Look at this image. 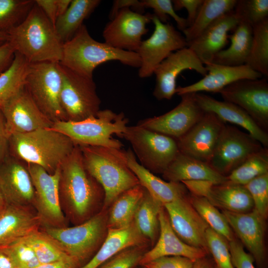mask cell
<instances>
[{"instance_id":"ac0fdd59","label":"cell","mask_w":268,"mask_h":268,"mask_svg":"<svg viewBox=\"0 0 268 268\" xmlns=\"http://www.w3.org/2000/svg\"><path fill=\"white\" fill-rule=\"evenodd\" d=\"M0 109L9 137L15 134L50 128L54 124L39 109L25 87Z\"/></svg>"},{"instance_id":"6f0895ef","label":"cell","mask_w":268,"mask_h":268,"mask_svg":"<svg viewBox=\"0 0 268 268\" xmlns=\"http://www.w3.org/2000/svg\"><path fill=\"white\" fill-rule=\"evenodd\" d=\"M0 268H16L6 247L0 248Z\"/></svg>"},{"instance_id":"44dd1931","label":"cell","mask_w":268,"mask_h":268,"mask_svg":"<svg viewBox=\"0 0 268 268\" xmlns=\"http://www.w3.org/2000/svg\"><path fill=\"white\" fill-rule=\"evenodd\" d=\"M232 230L246 247L259 268H266L265 246L266 219L255 209L236 213L222 210Z\"/></svg>"},{"instance_id":"b9f144b4","label":"cell","mask_w":268,"mask_h":268,"mask_svg":"<svg viewBox=\"0 0 268 268\" xmlns=\"http://www.w3.org/2000/svg\"><path fill=\"white\" fill-rule=\"evenodd\" d=\"M34 4V0H0V31L7 33L21 23Z\"/></svg>"},{"instance_id":"ffe728a7","label":"cell","mask_w":268,"mask_h":268,"mask_svg":"<svg viewBox=\"0 0 268 268\" xmlns=\"http://www.w3.org/2000/svg\"><path fill=\"white\" fill-rule=\"evenodd\" d=\"M187 69L195 70L203 76L207 73L204 65L188 47L171 54L156 68L154 97L158 100H170L176 94L178 76Z\"/></svg>"},{"instance_id":"9f6ffc18","label":"cell","mask_w":268,"mask_h":268,"mask_svg":"<svg viewBox=\"0 0 268 268\" xmlns=\"http://www.w3.org/2000/svg\"><path fill=\"white\" fill-rule=\"evenodd\" d=\"M9 137L7 134L4 118L0 109V163L5 158Z\"/></svg>"},{"instance_id":"f6af8a7d","label":"cell","mask_w":268,"mask_h":268,"mask_svg":"<svg viewBox=\"0 0 268 268\" xmlns=\"http://www.w3.org/2000/svg\"><path fill=\"white\" fill-rule=\"evenodd\" d=\"M149 245L134 246L126 248L119 252L98 268H136Z\"/></svg>"},{"instance_id":"680465c9","label":"cell","mask_w":268,"mask_h":268,"mask_svg":"<svg viewBox=\"0 0 268 268\" xmlns=\"http://www.w3.org/2000/svg\"><path fill=\"white\" fill-rule=\"evenodd\" d=\"M192 268H217L214 261L208 255L194 262Z\"/></svg>"},{"instance_id":"60d3db41","label":"cell","mask_w":268,"mask_h":268,"mask_svg":"<svg viewBox=\"0 0 268 268\" xmlns=\"http://www.w3.org/2000/svg\"><path fill=\"white\" fill-rule=\"evenodd\" d=\"M268 173V148L250 156L240 166L226 176L227 182L245 186L254 179Z\"/></svg>"},{"instance_id":"2e32d148","label":"cell","mask_w":268,"mask_h":268,"mask_svg":"<svg viewBox=\"0 0 268 268\" xmlns=\"http://www.w3.org/2000/svg\"><path fill=\"white\" fill-rule=\"evenodd\" d=\"M195 93L181 95L180 102L169 112L139 121L137 125L176 140L184 135L202 117L204 111L199 106Z\"/></svg>"},{"instance_id":"6125c7cd","label":"cell","mask_w":268,"mask_h":268,"mask_svg":"<svg viewBox=\"0 0 268 268\" xmlns=\"http://www.w3.org/2000/svg\"><path fill=\"white\" fill-rule=\"evenodd\" d=\"M9 40V35L7 33L0 31V46L7 42Z\"/></svg>"},{"instance_id":"3957f363","label":"cell","mask_w":268,"mask_h":268,"mask_svg":"<svg viewBox=\"0 0 268 268\" xmlns=\"http://www.w3.org/2000/svg\"><path fill=\"white\" fill-rule=\"evenodd\" d=\"M79 147L85 168L104 191L103 209L108 208L121 194L139 184L128 165L127 150L104 146Z\"/></svg>"},{"instance_id":"f546056e","label":"cell","mask_w":268,"mask_h":268,"mask_svg":"<svg viewBox=\"0 0 268 268\" xmlns=\"http://www.w3.org/2000/svg\"><path fill=\"white\" fill-rule=\"evenodd\" d=\"M149 241L137 229L133 222L122 229H108L107 235L93 257L80 268H98L121 251L130 247L149 245Z\"/></svg>"},{"instance_id":"836d02e7","label":"cell","mask_w":268,"mask_h":268,"mask_svg":"<svg viewBox=\"0 0 268 268\" xmlns=\"http://www.w3.org/2000/svg\"><path fill=\"white\" fill-rule=\"evenodd\" d=\"M99 0H71L67 11L58 17L54 27L63 44L71 39L99 5Z\"/></svg>"},{"instance_id":"e575fe53","label":"cell","mask_w":268,"mask_h":268,"mask_svg":"<svg viewBox=\"0 0 268 268\" xmlns=\"http://www.w3.org/2000/svg\"><path fill=\"white\" fill-rule=\"evenodd\" d=\"M163 205L144 189V194L134 214L133 223L138 231L153 247L159 234V214Z\"/></svg>"},{"instance_id":"c3c4849f","label":"cell","mask_w":268,"mask_h":268,"mask_svg":"<svg viewBox=\"0 0 268 268\" xmlns=\"http://www.w3.org/2000/svg\"><path fill=\"white\" fill-rule=\"evenodd\" d=\"M6 248L16 268H34L41 264L34 250L23 239Z\"/></svg>"},{"instance_id":"ab89813d","label":"cell","mask_w":268,"mask_h":268,"mask_svg":"<svg viewBox=\"0 0 268 268\" xmlns=\"http://www.w3.org/2000/svg\"><path fill=\"white\" fill-rule=\"evenodd\" d=\"M189 201L208 227L224 237L228 242L234 239L233 231L225 216L207 199L190 193Z\"/></svg>"},{"instance_id":"ee69618b","label":"cell","mask_w":268,"mask_h":268,"mask_svg":"<svg viewBox=\"0 0 268 268\" xmlns=\"http://www.w3.org/2000/svg\"><path fill=\"white\" fill-rule=\"evenodd\" d=\"M208 251L217 268H234L232 263L228 241L209 227L205 232Z\"/></svg>"},{"instance_id":"11a10c76","label":"cell","mask_w":268,"mask_h":268,"mask_svg":"<svg viewBox=\"0 0 268 268\" xmlns=\"http://www.w3.org/2000/svg\"><path fill=\"white\" fill-rule=\"evenodd\" d=\"M15 53L14 49L8 42L0 46V74L10 65Z\"/></svg>"},{"instance_id":"be15d7a7","label":"cell","mask_w":268,"mask_h":268,"mask_svg":"<svg viewBox=\"0 0 268 268\" xmlns=\"http://www.w3.org/2000/svg\"><path fill=\"white\" fill-rule=\"evenodd\" d=\"M7 204L0 189V214L4 209Z\"/></svg>"},{"instance_id":"52a82bcc","label":"cell","mask_w":268,"mask_h":268,"mask_svg":"<svg viewBox=\"0 0 268 268\" xmlns=\"http://www.w3.org/2000/svg\"><path fill=\"white\" fill-rule=\"evenodd\" d=\"M108 208L73 227H45L43 230L58 241L77 268L86 264L104 241L108 227Z\"/></svg>"},{"instance_id":"d4e9b609","label":"cell","mask_w":268,"mask_h":268,"mask_svg":"<svg viewBox=\"0 0 268 268\" xmlns=\"http://www.w3.org/2000/svg\"><path fill=\"white\" fill-rule=\"evenodd\" d=\"M160 226L157 240L142 257L139 266L156 259L166 256H180L195 262L207 255L203 249L183 242L173 230L167 213L163 206L159 214Z\"/></svg>"},{"instance_id":"9c48e42d","label":"cell","mask_w":268,"mask_h":268,"mask_svg":"<svg viewBox=\"0 0 268 268\" xmlns=\"http://www.w3.org/2000/svg\"><path fill=\"white\" fill-rule=\"evenodd\" d=\"M62 84L60 63L30 64L25 87L39 109L54 123L67 121L60 102Z\"/></svg>"},{"instance_id":"1f68e13d","label":"cell","mask_w":268,"mask_h":268,"mask_svg":"<svg viewBox=\"0 0 268 268\" xmlns=\"http://www.w3.org/2000/svg\"><path fill=\"white\" fill-rule=\"evenodd\" d=\"M252 39V26L244 22H239L232 34L229 36L230 46L217 53L212 62L228 66L245 65Z\"/></svg>"},{"instance_id":"5bb4252c","label":"cell","mask_w":268,"mask_h":268,"mask_svg":"<svg viewBox=\"0 0 268 268\" xmlns=\"http://www.w3.org/2000/svg\"><path fill=\"white\" fill-rule=\"evenodd\" d=\"M218 93L223 100L244 110L268 132V82L267 77L236 81Z\"/></svg>"},{"instance_id":"4316f807","label":"cell","mask_w":268,"mask_h":268,"mask_svg":"<svg viewBox=\"0 0 268 268\" xmlns=\"http://www.w3.org/2000/svg\"><path fill=\"white\" fill-rule=\"evenodd\" d=\"M40 220L28 206L7 205L0 214V248L39 229Z\"/></svg>"},{"instance_id":"8fae6325","label":"cell","mask_w":268,"mask_h":268,"mask_svg":"<svg viewBox=\"0 0 268 268\" xmlns=\"http://www.w3.org/2000/svg\"><path fill=\"white\" fill-rule=\"evenodd\" d=\"M263 147L248 133L225 124L208 164L218 173L226 177Z\"/></svg>"},{"instance_id":"8d00e7d4","label":"cell","mask_w":268,"mask_h":268,"mask_svg":"<svg viewBox=\"0 0 268 268\" xmlns=\"http://www.w3.org/2000/svg\"><path fill=\"white\" fill-rule=\"evenodd\" d=\"M22 239L34 250L40 264L64 262L77 268L61 245L43 230H35Z\"/></svg>"},{"instance_id":"74e56055","label":"cell","mask_w":268,"mask_h":268,"mask_svg":"<svg viewBox=\"0 0 268 268\" xmlns=\"http://www.w3.org/2000/svg\"><path fill=\"white\" fill-rule=\"evenodd\" d=\"M30 64L15 52L10 65L0 74V108L24 88Z\"/></svg>"},{"instance_id":"7402d4cb","label":"cell","mask_w":268,"mask_h":268,"mask_svg":"<svg viewBox=\"0 0 268 268\" xmlns=\"http://www.w3.org/2000/svg\"><path fill=\"white\" fill-rule=\"evenodd\" d=\"M0 189L7 205H33L35 190L25 162L13 157L0 163Z\"/></svg>"},{"instance_id":"91938a15","label":"cell","mask_w":268,"mask_h":268,"mask_svg":"<svg viewBox=\"0 0 268 268\" xmlns=\"http://www.w3.org/2000/svg\"><path fill=\"white\" fill-rule=\"evenodd\" d=\"M34 268H75L72 265L64 263L56 262L48 264H41Z\"/></svg>"},{"instance_id":"4dcf8cb0","label":"cell","mask_w":268,"mask_h":268,"mask_svg":"<svg viewBox=\"0 0 268 268\" xmlns=\"http://www.w3.org/2000/svg\"><path fill=\"white\" fill-rule=\"evenodd\" d=\"M206 199L222 210L244 213L254 209L252 199L246 187L228 182L213 184Z\"/></svg>"},{"instance_id":"e7e4bbea","label":"cell","mask_w":268,"mask_h":268,"mask_svg":"<svg viewBox=\"0 0 268 268\" xmlns=\"http://www.w3.org/2000/svg\"><path fill=\"white\" fill-rule=\"evenodd\" d=\"M140 267H141V268H142L141 266H140Z\"/></svg>"},{"instance_id":"cb8c5ba5","label":"cell","mask_w":268,"mask_h":268,"mask_svg":"<svg viewBox=\"0 0 268 268\" xmlns=\"http://www.w3.org/2000/svg\"><path fill=\"white\" fill-rule=\"evenodd\" d=\"M239 21L234 10L218 18L200 36L188 43L203 64L212 62L214 56L229 43V33L233 31Z\"/></svg>"},{"instance_id":"7dc6e473","label":"cell","mask_w":268,"mask_h":268,"mask_svg":"<svg viewBox=\"0 0 268 268\" xmlns=\"http://www.w3.org/2000/svg\"><path fill=\"white\" fill-rule=\"evenodd\" d=\"M143 8H150L154 15L162 22L167 23L169 16L175 21L179 30L183 31L188 27L186 19L180 16L174 10L171 0H142Z\"/></svg>"},{"instance_id":"30bf717a","label":"cell","mask_w":268,"mask_h":268,"mask_svg":"<svg viewBox=\"0 0 268 268\" xmlns=\"http://www.w3.org/2000/svg\"><path fill=\"white\" fill-rule=\"evenodd\" d=\"M60 65L62 75L60 102L67 121L78 122L96 116L100 110L101 100L93 78Z\"/></svg>"},{"instance_id":"7bdbcfd3","label":"cell","mask_w":268,"mask_h":268,"mask_svg":"<svg viewBox=\"0 0 268 268\" xmlns=\"http://www.w3.org/2000/svg\"><path fill=\"white\" fill-rule=\"evenodd\" d=\"M234 11L239 22L253 26L268 18V0H237Z\"/></svg>"},{"instance_id":"7c38bea8","label":"cell","mask_w":268,"mask_h":268,"mask_svg":"<svg viewBox=\"0 0 268 268\" xmlns=\"http://www.w3.org/2000/svg\"><path fill=\"white\" fill-rule=\"evenodd\" d=\"M151 22L154 31L148 39L142 41L136 52L140 60L138 75L142 78L151 76L171 54L188 46L184 36L172 24L162 22L154 14Z\"/></svg>"},{"instance_id":"bcb514c9","label":"cell","mask_w":268,"mask_h":268,"mask_svg":"<svg viewBox=\"0 0 268 268\" xmlns=\"http://www.w3.org/2000/svg\"><path fill=\"white\" fill-rule=\"evenodd\" d=\"M244 186L251 196L254 209L267 219L268 212V173L254 179Z\"/></svg>"},{"instance_id":"83f0119b","label":"cell","mask_w":268,"mask_h":268,"mask_svg":"<svg viewBox=\"0 0 268 268\" xmlns=\"http://www.w3.org/2000/svg\"><path fill=\"white\" fill-rule=\"evenodd\" d=\"M127 155L128 165L139 184L163 205L189 194L182 183L164 181L144 168L131 148L127 150Z\"/></svg>"},{"instance_id":"db71d44e","label":"cell","mask_w":268,"mask_h":268,"mask_svg":"<svg viewBox=\"0 0 268 268\" xmlns=\"http://www.w3.org/2000/svg\"><path fill=\"white\" fill-rule=\"evenodd\" d=\"M132 7L136 12L141 13L144 9L141 0H116L113 4L110 13V18L111 19L120 10L124 8Z\"/></svg>"},{"instance_id":"816d5d0a","label":"cell","mask_w":268,"mask_h":268,"mask_svg":"<svg viewBox=\"0 0 268 268\" xmlns=\"http://www.w3.org/2000/svg\"><path fill=\"white\" fill-rule=\"evenodd\" d=\"M175 11L185 8L188 12L186 18L188 27L195 21L203 0H172Z\"/></svg>"},{"instance_id":"277c9868","label":"cell","mask_w":268,"mask_h":268,"mask_svg":"<svg viewBox=\"0 0 268 268\" xmlns=\"http://www.w3.org/2000/svg\"><path fill=\"white\" fill-rule=\"evenodd\" d=\"M117 61L124 65L139 67L136 52L116 49L94 39L83 24L74 36L64 43L60 64L86 77L93 78L94 69L102 64Z\"/></svg>"},{"instance_id":"f1b7e54d","label":"cell","mask_w":268,"mask_h":268,"mask_svg":"<svg viewBox=\"0 0 268 268\" xmlns=\"http://www.w3.org/2000/svg\"><path fill=\"white\" fill-rule=\"evenodd\" d=\"M162 176L165 181L174 182L204 180L219 184L227 182L226 177L218 173L207 163L179 152L163 172Z\"/></svg>"},{"instance_id":"681fc988","label":"cell","mask_w":268,"mask_h":268,"mask_svg":"<svg viewBox=\"0 0 268 268\" xmlns=\"http://www.w3.org/2000/svg\"><path fill=\"white\" fill-rule=\"evenodd\" d=\"M228 243L231 261L234 268H256L253 257L245 251L241 243L235 238Z\"/></svg>"},{"instance_id":"5b68a950","label":"cell","mask_w":268,"mask_h":268,"mask_svg":"<svg viewBox=\"0 0 268 268\" xmlns=\"http://www.w3.org/2000/svg\"><path fill=\"white\" fill-rule=\"evenodd\" d=\"M13 157L26 164L38 165L52 174L75 147L67 135L51 128H43L9 137Z\"/></svg>"},{"instance_id":"e0dca14e","label":"cell","mask_w":268,"mask_h":268,"mask_svg":"<svg viewBox=\"0 0 268 268\" xmlns=\"http://www.w3.org/2000/svg\"><path fill=\"white\" fill-rule=\"evenodd\" d=\"M225 124L215 114L205 112L196 124L176 139L179 152L208 164Z\"/></svg>"},{"instance_id":"ba28073f","label":"cell","mask_w":268,"mask_h":268,"mask_svg":"<svg viewBox=\"0 0 268 268\" xmlns=\"http://www.w3.org/2000/svg\"><path fill=\"white\" fill-rule=\"evenodd\" d=\"M121 137L131 145L139 163L153 174H163L179 152L177 141L137 125L127 126Z\"/></svg>"},{"instance_id":"9a60e30c","label":"cell","mask_w":268,"mask_h":268,"mask_svg":"<svg viewBox=\"0 0 268 268\" xmlns=\"http://www.w3.org/2000/svg\"><path fill=\"white\" fill-rule=\"evenodd\" d=\"M152 14L126 8L120 9L104 28L102 35L106 43L122 50L137 52L142 37L147 33V24Z\"/></svg>"},{"instance_id":"7a4b0ae2","label":"cell","mask_w":268,"mask_h":268,"mask_svg":"<svg viewBox=\"0 0 268 268\" xmlns=\"http://www.w3.org/2000/svg\"><path fill=\"white\" fill-rule=\"evenodd\" d=\"M7 33L15 52L30 64L61 61L63 43L35 3L24 20Z\"/></svg>"},{"instance_id":"484cf974","label":"cell","mask_w":268,"mask_h":268,"mask_svg":"<svg viewBox=\"0 0 268 268\" xmlns=\"http://www.w3.org/2000/svg\"><path fill=\"white\" fill-rule=\"evenodd\" d=\"M195 97L199 106L204 112L215 114L225 123L228 122L241 127L263 147L268 148V132L261 128L241 108L202 93H195Z\"/></svg>"},{"instance_id":"f35d334b","label":"cell","mask_w":268,"mask_h":268,"mask_svg":"<svg viewBox=\"0 0 268 268\" xmlns=\"http://www.w3.org/2000/svg\"><path fill=\"white\" fill-rule=\"evenodd\" d=\"M245 65L268 76V18L252 26L251 48Z\"/></svg>"},{"instance_id":"d590c367","label":"cell","mask_w":268,"mask_h":268,"mask_svg":"<svg viewBox=\"0 0 268 268\" xmlns=\"http://www.w3.org/2000/svg\"><path fill=\"white\" fill-rule=\"evenodd\" d=\"M236 2L237 0H203L193 24L182 31L187 43L221 16L234 10Z\"/></svg>"},{"instance_id":"f907efd6","label":"cell","mask_w":268,"mask_h":268,"mask_svg":"<svg viewBox=\"0 0 268 268\" xmlns=\"http://www.w3.org/2000/svg\"><path fill=\"white\" fill-rule=\"evenodd\" d=\"M194 262L180 256L160 257L140 266L143 268H192Z\"/></svg>"},{"instance_id":"603a6c76","label":"cell","mask_w":268,"mask_h":268,"mask_svg":"<svg viewBox=\"0 0 268 268\" xmlns=\"http://www.w3.org/2000/svg\"><path fill=\"white\" fill-rule=\"evenodd\" d=\"M206 74L197 82L176 88V94L181 96L201 92L219 93L232 83L244 79H258L263 75L246 65L228 66L210 62L204 65Z\"/></svg>"},{"instance_id":"8992f818","label":"cell","mask_w":268,"mask_h":268,"mask_svg":"<svg viewBox=\"0 0 268 268\" xmlns=\"http://www.w3.org/2000/svg\"><path fill=\"white\" fill-rule=\"evenodd\" d=\"M128 122L123 112L104 109L80 121L54 122L50 128L68 136L75 145L122 148L123 144L113 135L121 137Z\"/></svg>"},{"instance_id":"d6a6232c","label":"cell","mask_w":268,"mask_h":268,"mask_svg":"<svg viewBox=\"0 0 268 268\" xmlns=\"http://www.w3.org/2000/svg\"><path fill=\"white\" fill-rule=\"evenodd\" d=\"M144 189L140 185L119 195L108 208V229H122L130 225Z\"/></svg>"},{"instance_id":"4fadbf2b","label":"cell","mask_w":268,"mask_h":268,"mask_svg":"<svg viewBox=\"0 0 268 268\" xmlns=\"http://www.w3.org/2000/svg\"><path fill=\"white\" fill-rule=\"evenodd\" d=\"M26 165L35 190L33 205L41 224L49 227L67 226L59 195L61 166L54 173L50 174L38 165Z\"/></svg>"},{"instance_id":"94428289","label":"cell","mask_w":268,"mask_h":268,"mask_svg":"<svg viewBox=\"0 0 268 268\" xmlns=\"http://www.w3.org/2000/svg\"><path fill=\"white\" fill-rule=\"evenodd\" d=\"M71 1V0H57V18L67 11Z\"/></svg>"},{"instance_id":"f5cc1de1","label":"cell","mask_w":268,"mask_h":268,"mask_svg":"<svg viewBox=\"0 0 268 268\" xmlns=\"http://www.w3.org/2000/svg\"><path fill=\"white\" fill-rule=\"evenodd\" d=\"M35 4L55 25L57 19V0H34Z\"/></svg>"},{"instance_id":"d6986e66","label":"cell","mask_w":268,"mask_h":268,"mask_svg":"<svg viewBox=\"0 0 268 268\" xmlns=\"http://www.w3.org/2000/svg\"><path fill=\"white\" fill-rule=\"evenodd\" d=\"M189 194L163 206L178 237L188 245L203 249L208 254L205 239L208 226L191 203Z\"/></svg>"},{"instance_id":"6da1fadb","label":"cell","mask_w":268,"mask_h":268,"mask_svg":"<svg viewBox=\"0 0 268 268\" xmlns=\"http://www.w3.org/2000/svg\"><path fill=\"white\" fill-rule=\"evenodd\" d=\"M59 190L61 203L75 225L103 208L104 191L85 168L79 146H75L60 167Z\"/></svg>"}]
</instances>
